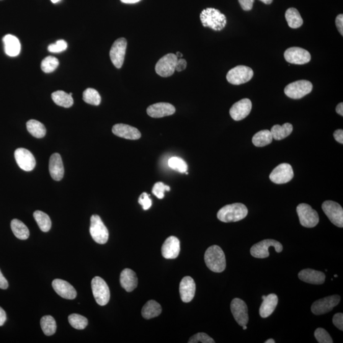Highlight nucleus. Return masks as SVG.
Returning <instances> with one entry per match:
<instances>
[{
	"label": "nucleus",
	"instance_id": "b1692460",
	"mask_svg": "<svg viewBox=\"0 0 343 343\" xmlns=\"http://www.w3.org/2000/svg\"><path fill=\"white\" fill-rule=\"evenodd\" d=\"M299 278L303 282L314 285L323 284L326 280V275L323 272L312 269H304L298 274Z\"/></svg>",
	"mask_w": 343,
	"mask_h": 343
},
{
	"label": "nucleus",
	"instance_id": "864d4df0",
	"mask_svg": "<svg viewBox=\"0 0 343 343\" xmlns=\"http://www.w3.org/2000/svg\"><path fill=\"white\" fill-rule=\"evenodd\" d=\"M8 287H9V283H8L6 278L3 275L1 270H0V288L7 289Z\"/></svg>",
	"mask_w": 343,
	"mask_h": 343
},
{
	"label": "nucleus",
	"instance_id": "f3484780",
	"mask_svg": "<svg viewBox=\"0 0 343 343\" xmlns=\"http://www.w3.org/2000/svg\"><path fill=\"white\" fill-rule=\"evenodd\" d=\"M15 161L20 168L25 171H33L36 166V161L33 154L25 148H18L14 153Z\"/></svg>",
	"mask_w": 343,
	"mask_h": 343
},
{
	"label": "nucleus",
	"instance_id": "c85d7f7f",
	"mask_svg": "<svg viewBox=\"0 0 343 343\" xmlns=\"http://www.w3.org/2000/svg\"><path fill=\"white\" fill-rule=\"evenodd\" d=\"M162 307L158 302L150 300L145 304L142 309V315L144 319L149 320L160 315L162 313Z\"/></svg>",
	"mask_w": 343,
	"mask_h": 343
},
{
	"label": "nucleus",
	"instance_id": "9b49d317",
	"mask_svg": "<svg viewBox=\"0 0 343 343\" xmlns=\"http://www.w3.org/2000/svg\"><path fill=\"white\" fill-rule=\"evenodd\" d=\"M340 301L341 297L339 295L328 296L317 300L312 304L311 308L312 313L316 315H322L329 313L339 303Z\"/></svg>",
	"mask_w": 343,
	"mask_h": 343
},
{
	"label": "nucleus",
	"instance_id": "a878e982",
	"mask_svg": "<svg viewBox=\"0 0 343 343\" xmlns=\"http://www.w3.org/2000/svg\"><path fill=\"white\" fill-rule=\"evenodd\" d=\"M120 283L127 292H131L138 287V280L133 270L126 268L120 274Z\"/></svg>",
	"mask_w": 343,
	"mask_h": 343
},
{
	"label": "nucleus",
	"instance_id": "052dcab7",
	"mask_svg": "<svg viewBox=\"0 0 343 343\" xmlns=\"http://www.w3.org/2000/svg\"><path fill=\"white\" fill-rule=\"evenodd\" d=\"M265 343H275V341L274 339H270L267 340V341H266Z\"/></svg>",
	"mask_w": 343,
	"mask_h": 343
},
{
	"label": "nucleus",
	"instance_id": "5701e85b",
	"mask_svg": "<svg viewBox=\"0 0 343 343\" xmlns=\"http://www.w3.org/2000/svg\"><path fill=\"white\" fill-rule=\"evenodd\" d=\"M113 133L119 138L130 139V140H137L141 138V134L138 129L131 126L122 124H116L112 128Z\"/></svg>",
	"mask_w": 343,
	"mask_h": 343
},
{
	"label": "nucleus",
	"instance_id": "f257e3e1",
	"mask_svg": "<svg viewBox=\"0 0 343 343\" xmlns=\"http://www.w3.org/2000/svg\"><path fill=\"white\" fill-rule=\"evenodd\" d=\"M248 215V209L241 203L227 205L218 211V218L223 223H232L244 219Z\"/></svg>",
	"mask_w": 343,
	"mask_h": 343
},
{
	"label": "nucleus",
	"instance_id": "603ef678",
	"mask_svg": "<svg viewBox=\"0 0 343 343\" xmlns=\"http://www.w3.org/2000/svg\"><path fill=\"white\" fill-rule=\"evenodd\" d=\"M334 138L338 143L343 144V130L342 129H339L334 133Z\"/></svg>",
	"mask_w": 343,
	"mask_h": 343
},
{
	"label": "nucleus",
	"instance_id": "4be33fe9",
	"mask_svg": "<svg viewBox=\"0 0 343 343\" xmlns=\"http://www.w3.org/2000/svg\"><path fill=\"white\" fill-rule=\"evenodd\" d=\"M196 292V284L194 280L191 277H185L180 283L179 293L181 300L184 303H189L194 298Z\"/></svg>",
	"mask_w": 343,
	"mask_h": 343
},
{
	"label": "nucleus",
	"instance_id": "c9c22d12",
	"mask_svg": "<svg viewBox=\"0 0 343 343\" xmlns=\"http://www.w3.org/2000/svg\"><path fill=\"white\" fill-rule=\"evenodd\" d=\"M41 327H42L43 333L46 336H52L56 333L57 324L55 319L52 316L46 315L42 317L40 321Z\"/></svg>",
	"mask_w": 343,
	"mask_h": 343
},
{
	"label": "nucleus",
	"instance_id": "de8ad7c7",
	"mask_svg": "<svg viewBox=\"0 0 343 343\" xmlns=\"http://www.w3.org/2000/svg\"><path fill=\"white\" fill-rule=\"evenodd\" d=\"M332 322L335 326L337 327V329L342 331L343 330V314L342 313H336L333 317L332 319Z\"/></svg>",
	"mask_w": 343,
	"mask_h": 343
},
{
	"label": "nucleus",
	"instance_id": "473e14b6",
	"mask_svg": "<svg viewBox=\"0 0 343 343\" xmlns=\"http://www.w3.org/2000/svg\"><path fill=\"white\" fill-rule=\"evenodd\" d=\"M11 229L14 235L20 240L29 238L30 231L28 227L19 219H14L11 222Z\"/></svg>",
	"mask_w": 343,
	"mask_h": 343
},
{
	"label": "nucleus",
	"instance_id": "9d476101",
	"mask_svg": "<svg viewBox=\"0 0 343 343\" xmlns=\"http://www.w3.org/2000/svg\"><path fill=\"white\" fill-rule=\"evenodd\" d=\"M322 208L332 224L339 228H342L343 209L339 203L333 201H326L322 204Z\"/></svg>",
	"mask_w": 343,
	"mask_h": 343
},
{
	"label": "nucleus",
	"instance_id": "69168bd1",
	"mask_svg": "<svg viewBox=\"0 0 343 343\" xmlns=\"http://www.w3.org/2000/svg\"><path fill=\"white\" fill-rule=\"evenodd\" d=\"M334 277H337V275H334Z\"/></svg>",
	"mask_w": 343,
	"mask_h": 343
},
{
	"label": "nucleus",
	"instance_id": "7ed1b4c3",
	"mask_svg": "<svg viewBox=\"0 0 343 343\" xmlns=\"http://www.w3.org/2000/svg\"><path fill=\"white\" fill-rule=\"evenodd\" d=\"M200 20L204 27L215 31H221L225 28L227 20L225 15L214 8H207L200 14Z\"/></svg>",
	"mask_w": 343,
	"mask_h": 343
},
{
	"label": "nucleus",
	"instance_id": "ea45409f",
	"mask_svg": "<svg viewBox=\"0 0 343 343\" xmlns=\"http://www.w3.org/2000/svg\"><path fill=\"white\" fill-rule=\"evenodd\" d=\"M58 59L53 56L46 57L41 64V68L45 73H50L56 70L59 66Z\"/></svg>",
	"mask_w": 343,
	"mask_h": 343
},
{
	"label": "nucleus",
	"instance_id": "ddd939ff",
	"mask_svg": "<svg viewBox=\"0 0 343 343\" xmlns=\"http://www.w3.org/2000/svg\"><path fill=\"white\" fill-rule=\"evenodd\" d=\"M127 46V42L125 38H120L115 41L111 48L110 52L111 60L113 65L118 69L122 68L123 66Z\"/></svg>",
	"mask_w": 343,
	"mask_h": 343
},
{
	"label": "nucleus",
	"instance_id": "72a5a7b5",
	"mask_svg": "<svg viewBox=\"0 0 343 343\" xmlns=\"http://www.w3.org/2000/svg\"><path fill=\"white\" fill-rule=\"evenodd\" d=\"M273 137L271 131L263 130L258 131L252 138V143L256 147H264L272 143Z\"/></svg>",
	"mask_w": 343,
	"mask_h": 343
},
{
	"label": "nucleus",
	"instance_id": "13d9d810",
	"mask_svg": "<svg viewBox=\"0 0 343 343\" xmlns=\"http://www.w3.org/2000/svg\"><path fill=\"white\" fill-rule=\"evenodd\" d=\"M260 1L267 5H270L273 2V0H260Z\"/></svg>",
	"mask_w": 343,
	"mask_h": 343
},
{
	"label": "nucleus",
	"instance_id": "6ab92c4d",
	"mask_svg": "<svg viewBox=\"0 0 343 343\" xmlns=\"http://www.w3.org/2000/svg\"><path fill=\"white\" fill-rule=\"evenodd\" d=\"M180 247L179 239L175 236H170L165 241L162 247V254L167 259H174L180 253Z\"/></svg>",
	"mask_w": 343,
	"mask_h": 343
},
{
	"label": "nucleus",
	"instance_id": "2eb2a0df",
	"mask_svg": "<svg viewBox=\"0 0 343 343\" xmlns=\"http://www.w3.org/2000/svg\"><path fill=\"white\" fill-rule=\"evenodd\" d=\"M231 311L239 326H246L249 322L248 308L243 300L239 298H234L232 300Z\"/></svg>",
	"mask_w": 343,
	"mask_h": 343
},
{
	"label": "nucleus",
	"instance_id": "680f3d73",
	"mask_svg": "<svg viewBox=\"0 0 343 343\" xmlns=\"http://www.w3.org/2000/svg\"><path fill=\"white\" fill-rule=\"evenodd\" d=\"M51 2L54 3V4H56V3L59 2V1H61V0H51Z\"/></svg>",
	"mask_w": 343,
	"mask_h": 343
},
{
	"label": "nucleus",
	"instance_id": "bb28decb",
	"mask_svg": "<svg viewBox=\"0 0 343 343\" xmlns=\"http://www.w3.org/2000/svg\"><path fill=\"white\" fill-rule=\"evenodd\" d=\"M278 303V296L275 294H271L266 296L259 308V314L262 318H267L275 311Z\"/></svg>",
	"mask_w": 343,
	"mask_h": 343
},
{
	"label": "nucleus",
	"instance_id": "58836bf2",
	"mask_svg": "<svg viewBox=\"0 0 343 343\" xmlns=\"http://www.w3.org/2000/svg\"><path fill=\"white\" fill-rule=\"evenodd\" d=\"M68 321L73 328L83 330L87 326L88 320L86 317L79 314H71L68 316Z\"/></svg>",
	"mask_w": 343,
	"mask_h": 343
},
{
	"label": "nucleus",
	"instance_id": "8fccbe9b",
	"mask_svg": "<svg viewBox=\"0 0 343 343\" xmlns=\"http://www.w3.org/2000/svg\"><path fill=\"white\" fill-rule=\"evenodd\" d=\"M187 67V62L184 59H177L176 66H175V71L180 72L184 71Z\"/></svg>",
	"mask_w": 343,
	"mask_h": 343
},
{
	"label": "nucleus",
	"instance_id": "e2e57ef3",
	"mask_svg": "<svg viewBox=\"0 0 343 343\" xmlns=\"http://www.w3.org/2000/svg\"><path fill=\"white\" fill-rule=\"evenodd\" d=\"M242 327H243V329H244V330H246V329H247V327L246 326H242Z\"/></svg>",
	"mask_w": 343,
	"mask_h": 343
},
{
	"label": "nucleus",
	"instance_id": "79ce46f5",
	"mask_svg": "<svg viewBox=\"0 0 343 343\" xmlns=\"http://www.w3.org/2000/svg\"><path fill=\"white\" fill-rule=\"evenodd\" d=\"M314 337L319 343H332V337L324 329L318 328L314 331Z\"/></svg>",
	"mask_w": 343,
	"mask_h": 343
},
{
	"label": "nucleus",
	"instance_id": "cd10ccee",
	"mask_svg": "<svg viewBox=\"0 0 343 343\" xmlns=\"http://www.w3.org/2000/svg\"><path fill=\"white\" fill-rule=\"evenodd\" d=\"M4 43L5 51L7 56L16 57L20 51V43L16 37L12 35H7L3 38Z\"/></svg>",
	"mask_w": 343,
	"mask_h": 343
},
{
	"label": "nucleus",
	"instance_id": "37998d69",
	"mask_svg": "<svg viewBox=\"0 0 343 343\" xmlns=\"http://www.w3.org/2000/svg\"><path fill=\"white\" fill-rule=\"evenodd\" d=\"M170 190H171V188H170L169 186L165 185L163 182H158L154 185L153 190H152V193L159 199H163L165 192L166 191L169 192Z\"/></svg>",
	"mask_w": 343,
	"mask_h": 343
},
{
	"label": "nucleus",
	"instance_id": "f03ea898",
	"mask_svg": "<svg viewBox=\"0 0 343 343\" xmlns=\"http://www.w3.org/2000/svg\"><path fill=\"white\" fill-rule=\"evenodd\" d=\"M204 259L208 269L215 273L223 272L226 269L225 254L223 249L218 246H213L207 249Z\"/></svg>",
	"mask_w": 343,
	"mask_h": 343
},
{
	"label": "nucleus",
	"instance_id": "7c9ffc66",
	"mask_svg": "<svg viewBox=\"0 0 343 343\" xmlns=\"http://www.w3.org/2000/svg\"><path fill=\"white\" fill-rule=\"evenodd\" d=\"M51 99L57 105L66 108L71 107L74 102L72 95L67 94L63 90H58L52 93Z\"/></svg>",
	"mask_w": 343,
	"mask_h": 343
},
{
	"label": "nucleus",
	"instance_id": "6e6552de",
	"mask_svg": "<svg viewBox=\"0 0 343 343\" xmlns=\"http://www.w3.org/2000/svg\"><path fill=\"white\" fill-rule=\"evenodd\" d=\"M312 89L313 85L310 82L302 80L288 84L285 88L284 92L291 99H299L309 94Z\"/></svg>",
	"mask_w": 343,
	"mask_h": 343
},
{
	"label": "nucleus",
	"instance_id": "20e7f679",
	"mask_svg": "<svg viewBox=\"0 0 343 343\" xmlns=\"http://www.w3.org/2000/svg\"><path fill=\"white\" fill-rule=\"evenodd\" d=\"M90 233L97 244H104L109 239V231L98 215H93L90 218Z\"/></svg>",
	"mask_w": 343,
	"mask_h": 343
},
{
	"label": "nucleus",
	"instance_id": "3c124183",
	"mask_svg": "<svg viewBox=\"0 0 343 343\" xmlns=\"http://www.w3.org/2000/svg\"><path fill=\"white\" fill-rule=\"evenodd\" d=\"M336 25L340 34L343 35V15H337L336 19Z\"/></svg>",
	"mask_w": 343,
	"mask_h": 343
},
{
	"label": "nucleus",
	"instance_id": "bf43d9fd",
	"mask_svg": "<svg viewBox=\"0 0 343 343\" xmlns=\"http://www.w3.org/2000/svg\"><path fill=\"white\" fill-rule=\"evenodd\" d=\"M175 56H176L177 58L178 59H181L182 58V56H183L182 54L181 53L179 52V51H177L176 54H175Z\"/></svg>",
	"mask_w": 343,
	"mask_h": 343
},
{
	"label": "nucleus",
	"instance_id": "4d7b16f0",
	"mask_svg": "<svg viewBox=\"0 0 343 343\" xmlns=\"http://www.w3.org/2000/svg\"><path fill=\"white\" fill-rule=\"evenodd\" d=\"M121 2L122 3H124V4H136V3H138L139 2H140L141 0H120Z\"/></svg>",
	"mask_w": 343,
	"mask_h": 343
},
{
	"label": "nucleus",
	"instance_id": "412c9836",
	"mask_svg": "<svg viewBox=\"0 0 343 343\" xmlns=\"http://www.w3.org/2000/svg\"><path fill=\"white\" fill-rule=\"evenodd\" d=\"M52 287L54 291L61 297L66 300H74L77 295V293L74 288L70 283L65 280L61 279H55L52 282Z\"/></svg>",
	"mask_w": 343,
	"mask_h": 343
},
{
	"label": "nucleus",
	"instance_id": "5fc2aeb1",
	"mask_svg": "<svg viewBox=\"0 0 343 343\" xmlns=\"http://www.w3.org/2000/svg\"><path fill=\"white\" fill-rule=\"evenodd\" d=\"M7 321V314L4 309L0 307V326H2Z\"/></svg>",
	"mask_w": 343,
	"mask_h": 343
},
{
	"label": "nucleus",
	"instance_id": "dca6fc26",
	"mask_svg": "<svg viewBox=\"0 0 343 343\" xmlns=\"http://www.w3.org/2000/svg\"><path fill=\"white\" fill-rule=\"evenodd\" d=\"M284 58L288 63L298 65H303L311 61L309 51L300 47L287 48L284 52Z\"/></svg>",
	"mask_w": 343,
	"mask_h": 343
},
{
	"label": "nucleus",
	"instance_id": "a18cd8bd",
	"mask_svg": "<svg viewBox=\"0 0 343 343\" xmlns=\"http://www.w3.org/2000/svg\"><path fill=\"white\" fill-rule=\"evenodd\" d=\"M67 48H68V44H67L66 41L60 40L56 43L49 45L48 50L51 53H59L66 50Z\"/></svg>",
	"mask_w": 343,
	"mask_h": 343
},
{
	"label": "nucleus",
	"instance_id": "423d86ee",
	"mask_svg": "<svg viewBox=\"0 0 343 343\" xmlns=\"http://www.w3.org/2000/svg\"><path fill=\"white\" fill-rule=\"evenodd\" d=\"M253 76L254 71L251 68L246 66H238L228 71L226 79L229 83L239 86L249 82Z\"/></svg>",
	"mask_w": 343,
	"mask_h": 343
},
{
	"label": "nucleus",
	"instance_id": "c03bdc74",
	"mask_svg": "<svg viewBox=\"0 0 343 343\" xmlns=\"http://www.w3.org/2000/svg\"><path fill=\"white\" fill-rule=\"evenodd\" d=\"M198 342L215 343V341L207 334L200 332V333L196 334L194 336L190 337L189 341H188V343Z\"/></svg>",
	"mask_w": 343,
	"mask_h": 343
},
{
	"label": "nucleus",
	"instance_id": "2f4dec72",
	"mask_svg": "<svg viewBox=\"0 0 343 343\" xmlns=\"http://www.w3.org/2000/svg\"><path fill=\"white\" fill-rule=\"evenodd\" d=\"M285 19L288 27L293 29H297L303 24L300 12L295 8H290L285 12Z\"/></svg>",
	"mask_w": 343,
	"mask_h": 343
},
{
	"label": "nucleus",
	"instance_id": "f704fd0d",
	"mask_svg": "<svg viewBox=\"0 0 343 343\" xmlns=\"http://www.w3.org/2000/svg\"><path fill=\"white\" fill-rule=\"evenodd\" d=\"M28 131L33 137L37 138H43L46 135V128L42 123L35 120H30L27 123Z\"/></svg>",
	"mask_w": 343,
	"mask_h": 343
},
{
	"label": "nucleus",
	"instance_id": "c756f323",
	"mask_svg": "<svg viewBox=\"0 0 343 343\" xmlns=\"http://www.w3.org/2000/svg\"><path fill=\"white\" fill-rule=\"evenodd\" d=\"M293 130V126L289 123H284L283 125H275L271 129L273 139L277 141L282 140L290 135Z\"/></svg>",
	"mask_w": 343,
	"mask_h": 343
},
{
	"label": "nucleus",
	"instance_id": "4c0bfd02",
	"mask_svg": "<svg viewBox=\"0 0 343 343\" xmlns=\"http://www.w3.org/2000/svg\"><path fill=\"white\" fill-rule=\"evenodd\" d=\"M83 99L88 104L99 105L101 102V97L96 90L89 88L84 92Z\"/></svg>",
	"mask_w": 343,
	"mask_h": 343
},
{
	"label": "nucleus",
	"instance_id": "f8f14e48",
	"mask_svg": "<svg viewBox=\"0 0 343 343\" xmlns=\"http://www.w3.org/2000/svg\"><path fill=\"white\" fill-rule=\"evenodd\" d=\"M177 58L174 54H168L160 59L155 66V71L162 77L172 75L175 71Z\"/></svg>",
	"mask_w": 343,
	"mask_h": 343
},
{
	"label": "nucleus",
	"instance_id": "09e8293b",
	"mask_svg": "<svg viewBox=\"0 0 343 343\" xmlns=\"http://www.w3.org/2000/svg\"><path fill=\"white\" fill-rule=\"evenodd\" d=\"M242 9L246 11H249L253 7L254 0H239Z\"/></svg>",
	"mask_w": 343,
	"mask_h": 343
},
{
	"label": "nucleus",
	"instance_id": "0e129e2a",
	"mask_svg": "<svg viewBox=\"0 0 343 343\" xmlns=\"http://www.w3.org/2000/svg\"><path fill=\"white\" fill-rule=\"evenodd\" d=\"M265 298H266V296H262V300H265Z\"/></svg>",
	"mask_w": 343,
	"mask_h": 343
},
{
	"label": "nucleus",
	"instance_id": "a19ab883",
	"mask_svg": "<svg viewBox=\"0 0 343 343\" xmlns=\"http://www.w3.org/2000/svg\"><path fill=\"white\" fill-rule=\"evenodd\" d=\"M169 166L171 169L179 172L180 173H185L188 171V165L184 162V160L179 158V157H172L169 159Z\"/></svg>",
	"mask_w": 343,
	"mask_h": 343
},
{
	"label": "nucleus",
	"instance_id": "e433bc0d",
	"mask_svg": "<svg viewBox=\"0 0 343 343\" xmlns=\"http://www.w3.org/2000/svg\"><path fill=\"white\" fill-rule=\"evenodd\" d=\"M35 221H37L38 226L43 232H48L51 226V222L49 217L45 213L40 210L35 211L33 214Z\"/></svg>",
	"mask_w": 343,
	"mask_h": 343
},
{
	"label": "nucleus",
	"instance_id": "6e6d98bb",
	"mask_svg": "<svg viewBox=\"0 0 343 343\" xmlns=\"http://www.w3.org/2000/svg\"><path fill=\"white\" fill-rule=\"evenodd\" d=\"M336 112L338 113L339 115L343 116V103L341 102L339 103L338 105H337L336 109Z\"/></svg>",
	"mask_w": 343,
	"mask_h": 343
},
{
	"label": "nucleus",
	"instance_id": "a211bd4d",
	"mask_svg": "<svg viewBox=\"0 0 343 343\" xmlns=\"http://www.w3.org/2000/svg\"><path fill=\"white\" fill-rule=\"evenodd\" d=\"M252 107L251 100L243 99L234 103L232 105L229 114L232 118L235 121H241L246 118L251 112Z\"/></svg>",
	"mask_w": 343,
	"mask_h": 343
},
{
	"label": "nucleus",
	"instance_id": "aec40b11",
	"mask_svg": "<svg viewBox=\"0 0 343 343\" xmlns=\"http://www.w3.org/2000/svg\"><path fill=\"white\" fill-rule=\"evenodd\" d=\"M175 112L174 105L167 102L156 103L149 105L147 109V113L152 118H162L171 116Z\"/></svg>",
	"mask_w": 343,
	"mask_h": 343
},
{
	"label": "nucleus",
	"instance_id": "1a4fd4ad",
	"mask_svg": "<svg viewBox=\"0 0 343 343\" xmlns=\"http://www.w3.org/2000/svg\"><path fill=\"white\" fill-rule=\"evenodd\" d=\"M270 247H274L276 252L278 253L283 251L282 245L279 242L272 239L264 240L259 242L251 249V254L252 256L258 259H265L270 256L269 249Z\"/></svg>",
	"mask_w": 343,
	"mask_h": 343
},
{
	"label": "nucleus",
	"instance_id": "4468645a",
	"mask_svg": "<svg viewBox=\"0 0 343 343\" xmlns=\"http://www.w3.org/2000/svg\"><path fill=\"white\" fill-rule=\"evenodd\" d=\"M294 177V171L290 164H281L273 170L270 179L275 184H285L291 181Z\"/></svg>",
	"mask_w": 343,
	"mask_h": 343
},
{
	"label": "nucleus",
	"instance_id": "49530a36",
	"mask_svg": "<svg viewBox=\"0 0 343 343\" xmlns=\"http://www.w3.org/2000/svg\"><path fill=\"white\" fill-rule=\"evenodd\" d=\"M139 204L143 206L144 210H148L152 205V200L149 198V195L146 192L142 193L138 200Z\"/></svg>",
	"mask_w": 343,
	"mask_h": 343
},
{
	"label": "nucleus",
	"instance_id": "0eeeda50",
	"mask_svg": "<svg viewBox=\"0 0 343 343\" xmlns=\"http://www.w3.org/2000/svg\"><path fill=\"white\" fill-rule=\"evenodd\" d=\"M297 213L302 226L311 228L319 223V216L316 210L306 203H301L297 207Z\"/></svg>",
	"mask_w": 343,
	"mask_h": 343
},
{
	"label": "nucleus",
	"instance_id": "39448f33",
	"mask_svg": "<svg viewBox=\"0 0 343 343\" xmlns=\"http://www.w3.org/2000/svg\"><path fill=\"white\" fill-rule=\"evenodd\" d=\"M91 287L97 303L100 306L107 305L110 299V288L107 282L102 278L95 277L92 280Z\"/></svg>",
	"mask_w": 343,
	"mask_h": 343
},
{
	"label": "nucleus",
	"instance_id": "393cba45",
	"mask_svg": "<svg viewBox=\"0 0 343 343\" xmlns=\"http://www.w3.org/2000/svg\"><path fill=\"white\" fill-rule=\"evenodd\" d=\"M49 172L51 178L56 181H59L63 179L64 168L61 156L59 153L51 154L49 161Z\"/></svg>",
	"mask_w": 343,
	"mask_h": 343
}]
</instances>
